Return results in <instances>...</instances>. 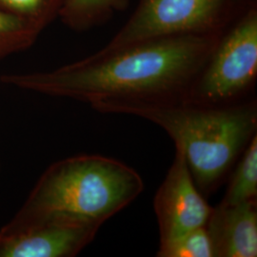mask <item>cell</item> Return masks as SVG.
I'll return each mask as SVG.
<instances>
[{"mask_svg": "<svg viewBox=\"0 0 257 257\" xmlns=\"http://www.w3.org/2000/svg\"><path fill=\"white\" fill-rule=\"evenodd\" d=\"M223 34L158 37L116 49L102 48L53 71L5 74L0 79L22 90L91 106L184 101Z\"/></svg>", "mask_w": 257, "mask_h": 257, "instance_id": "1", "label": "cell"}, {"mask_svg": "<svg viewBox=\"0 0 257 257\" xmlns=\"http://www.w3.org/2000/svg\"><path fill=\"white\" fill-rule=\"evenodd\" d=\"M102 113L135 115L161 127L183 152L194 183L205 197L215 192L256 135L253 98L218 107L185 101L102 102Z\"/></svg>", "mask_w": 257, "mask_h": 257, "instance_id": "2", "label": "cell"}, {"mask_svg": "<svg viewBox=\"0 0 257 257\" xmlns=\"http://www.w3.org/2000/svg\"><path fill=\"white\" fill-rule=\"evenodd\" d=\"M144 190L142 177L119 160L82 155L50 166L22 210L99 228Z\"/></svg>", "mask_w": 257, "mask_h": 257, "instance_id": "3", "label": "cell"}, {"mask_svg": "<svg viewBox=\"0 0 257 257\" xmlns=\"http://www.w3.org/2000/svg\"><path fill=\"white\" fill-rule=\"evenodd\" d=\"M257 0H138L127 22L104 49L158 37L220 35Z\"/></svg>", "mask_w": 257, "mask_h": 257, "instance_id": "4", "label": "cell"}, {"mask_svg": "<svg viewBox=\"0 0 257 257\" xmlns=\"http://www.w3.org/2000/svg\"><path fill=\"white\" fill-rule=\"evenodd\" d=\"M256 79L255 4L221 36L184 101L209 107L232 105L248 99Z\"/></svg>", "mask_w": 257, "mask_h": 257, "instance_id": "5", "label": "cell"}, {"mask_svg": "<svg viewBox=\"0 0 257 257\" xmlns=\"http://www.w3.org/2000/svg\"><path fill=\"white\" fill-rule=\"evenodd\" d=\"M99 228L20 211L0 230V257H73Z\"/></svg>", "mask_w": 257, "mask_h": 257, "instance_id": "6", "label": "cell"}, {"mask_svg": "<svg viewBox=\"0 0 257 257\" xmlns=\"http://www.w3.org/2000/svg\"><path fill=\"white\" fill-rule=\"evenodd\" d=\"M160 244L165 248L186 233L206 226L212 207L194 183L183 152L175 148V159L154 198Z\"/></svg>", "mask_w": 257, "mask_h": 257, "instance_id": "7", "label": "cell"}, {"mask_svg": "<svg viewBox=\"0 0 257 257\" xmlns=\"http://www.w3.org/2000/svg\"><path fill=\"white\" fill-rule=\"evenodd\" d=\"M214 257L257 256V201L218 204L206 223Z\"/></svg>", "mask_w": 257, "mask_h": 257, "instance_id": "8", "label": "cell"}, {"mask_svg": "<svg viewBox=\"0 0 257 257\" xmlns=\"http://www.w3.org/2000/svg\"><path fill=\"white\" fill-rule=\"evenodd\" d=\"M130 0H66L59 19L75 32H87L108 22L128 7Z\"/></svg>", "mask_w": 257, "mask_h": 257, "instance_id": "9", "label": "cell"}, {"mask_svg": "<svg viewBox=\"0 0 257 257\" xmlns=\"http://www.w3.org/2000/svg\"><path fill=\"white\" fill-rule=\"evenodd\" d=\"M257 196V136L249 141L242 153L238 165L233 172L230 185L220 204L236 205L249 200H256Z\"/></svg>", "mask_w": 257, "mask_h": 257, "instance_id": "10", "label": "cell"}, {"mask_svg": "<svg viewBox=\"0 0 257 257\" xmlns=\"http://www.w3.org/2000/svg\"><path fill=\"white\" fill-rule=\"evenodd\" d=\"M66 0H0V8L25 21L39 35L59 18Z\"/></svg>", "mask_w": 257, "mask_h": 257, "instance_id": "11", "label": "cell"}, {"mask_svg": "<svg viewBox=\"0 0 257 257\" xmlns=\"http://www.w3.org/2000/svg\"><path fill=\"white\" fill-rule=\"evenodd\" d=\"M38 37L25 21L0 8V59L33 46Z\"/></svg>", "mask_w": 257, "mask_h": 257, "instance_id": "12", "label": "cell"}, {"mask_svg": "<svg viewBox=\"0 0 257 257\" xmlns=\"http://www.w3.org/2000/svg\"><path fill=\"white\" fill-rule=\"evenodd\" d=\"M158 257H214L210 235L206 227L186 233L170 246L158 249Z\"/></svg>", "mask_w": 257, "mask_h": 257, "instance_id": "13", "label": "cell"}]
</instances>
